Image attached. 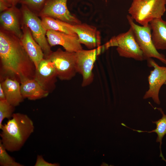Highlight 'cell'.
Masks as SVG:
<instances>
[{
    "label": "cell",
    "instance_id": "1",
    "mask_svg": "<svg viewBox=\"0 0 166 166\" xmlns=\"http://www.w3.org/2000/svg\"><path fill=\"white\" fill-rule=\"evenodd\" d=\"M0 58L3 71L16 77L20 81L34 79L36 68L24 49L21 39L0 28Z\"/></svg>",
    "mask_w": 166,
    "mask_h": 166
},
{
    "label": "cell",
    "instance_id": "17",
    "mask_svg": "<svg viewBox=\"0 0 166 166\" xmlns=\"http://www.w3.org/2000/svg\"><path fill=\"white\" fill-rule=\"evenodd\" d=\"M0 84L6 100L10 103L15 107L23 101L24 98L21 93L20 85L17 80L7 77Z\"/></svg>",
    "mask_w": 166,
    "mask_h": 166
},
{
    "label": "cell",
    "instance_id": "21",
    "mask_svg": "<svg viewBox=\"0 0 166 166\" xmlns=\"http://www.w3.org/2000/svg\"><path fill=\"white\" fill-rule=\"evenodd\" d=\"M15 107L10 103L6 100H0V129L2 122L5 118L10 119L13 114Z\"/></svg>",
    "mask_w": 166,
    "mask_h": 166
},
{
    "label": "cell",
    "instance_id": "16",
    "mask_svg": "<svg viewBox=\"0 0 166 166\" xmlns=\"http://www.w3.org/2000/svg\"><path fill=\"white\" fill-rule=\"evenodd\" d=\"M20 82L21 93L24 99L35 100L46 97L49 93L34 79L24 78Z\"/></svg>",
    "mask_w": 166,
    "mask_h": 166
},
{
    "label": "cell",
    "instance_id": "4",
    "mask_svg": "<svg viewBox=\"0 0 166 166\" xmlns=\"http://www.w3.org/2000/svg\"><path fill=\"white\" fill-rule=\"evenodd\" d=\"M102 46L103 50L112 47H117V51L121 57L140 61L145 60L130 27L127 32L112 37Z\"/></svg>",
    "mask_w": 166,
    "mask_h": 166
},
{
    "label": "cell",
    "instance_id": "11",
    "mask_svg": "<svg viewBox=\"0 0 166 166\" xmlns=\"http://www.w3.org/2000/svg\"><path fill=\"white\" fill-rule=\"evenodd\" d=\"M57 77L55 68L48 59L44 58L36 69L34 79L49 93L55 88Z\"/></svg>",
    "mask_w": 166,
    "mask_h": 166
},
{
    "label": "cell",
    "instance_id": "22",
    "mask_svg": "<svg viewBox=\"0 0 166 166\" xmlns=\"http://www.w3.org/2000/svg\"><path fill=\"white\" fill-rule=\"evenodd\" d=\"M7 151L0 141V165L1 166H23L16 162L7 152Z\"/></svg>",
    "mask_w": 166,
    "mask_h": 166
},
{
    "label": "cell",
    "instance_id": "2",
    "mask_svg": "<svg viewBox=\"0 0 166 166\" xmlns=\"http://www.w3.org/2000/svg\"><path fill=\"white\" fill-rule=\"evenodd\" d=\"M32 120L26 114L14 113L1 128L0 141L7 151L19 150L34 132Z\"/></svg>",
    "mask_w": 166,
    "mask_h": 166
},
{
    "label": "cell",
    "instance_id": "12",
    "mask_svg": "<svg viewBox=\"0 0 166 166\" xmlns=\"http://www.w3.org/2000/svg\"><path fill=\"white\" fill-rule=\"evenodd\" d=\"M0 28L10 32L20 39L23 33L22 29V17L20 9L12 6L1 12Z\"/></svg>",
    "mask_w": 166,
    "mask_h": 166
},
{
    "label": "cell",
    "instance_id": "15",
    "mask_svg": "<svg viewBox=\"0 0 166 166\" xmlns=\"http://www.w3.org/2000/svg\"><path fill=\"white\" fill-rule=\"evenodd\" d=\"M22 29L23 34L20 39L22 44L36 69L44 58V54L41 46L33 38L29 28L22 23Z\"/></svg>",
    "mask_w": 166,
    "mask_h": 166
},
{
    "label": "cell",
    "instance_id": "3",
    "mask_svg": "<svg viewBox=\"0 0 166 166\" xmlns=\"http://www.w3.org/2000/svg\"><path fill=\"white\" fill-rule=\"evenodd\" d=\"M166 4V0H132L128 11L134 20L146 26L153 20L162 18Z\"/></svg>",
    "mask_w": 166,
    "mask_h": 166
},
{
    "label": "cell",
    "instance_id": "27",
    "mask_svg": "<svg viewBox=\"0 0 166 166\" xmlns=\"http://www.w3.org/2000/svg\"><path fill=\"white\" fill-rule=\"evenodd\" d=\"M6 100L5 96L2 86L0 84V100Z\"/></svg>",
    "mask_w": 166,
    "mask_h": 166
},
{
    "label": "cell",
    "instance_id": "13",
    "mask_svg": "<svg viewBox=\"0 0 166 166\" xmlns=\"http://www.w3.org/2000/svg\"><path fill=\"white\" fill-rule=\"evenodd\" d=\"M72 28L77 36L81 44L84 45L90 49L101 46V33L95 26L81 23L72 25Z\"/></svg>",
    "mask_w": 166,
    "mask_h": 166
},
{
    "label": "cell",
    "instance_id": "6",
    "mask_svg": "<svg viewBox=\"0 0 166 166\" xmlns=\"http://www.w3.org/2000/svg\"><path fill=\"white\" fill-rule=\"evenodd\" d=\"M20 8L22 17V23L30 29L32 36L41 46L44 55L47 58L53 51L46 37L47 30L42 23L41 19L35 13L24 5Z\"/></svg>",
    "mask_w": 166,
    "mask_h": 166
},
{
    "label": "cell",
    "instance_id": "26",
    "mask_svg": "<svg viewBox=\"0 0 166 166\" xmlns=\"http://www.w3.org/2000/svg\"><path fill=\"white\" fill-rule=\"evenodd\" d=\"M11 6H16L21 0H5Z\"/></svg>",
    "mask_w": 166,
    "mask_h": 166
},
{
    "label": "cell",
    "instance_id": "19",
    "mask_svg": "<svg viewBox=\"0 0 166 166\" xmlns=\"http://www.w3.org/2000/svg\"><path fill=\"white\" fill-rule=\"evenodd\" d=\"M154 109H156L160 111L162 115V117L157 121H152L153 123L155 124L156 125V128L151 131H143L137 130L132 129L128 126L125 124L122 123L121 125L123 126L129 128L133 131H136L138 132L152 133L155 132L157 135V137L156 141L160 143L159 148L160 150V154L159 156L161 158V160L166 162V160L162 154L161 150V145L162 144V140L164 136L166 134V115L164 114L162 109L161 108H154Z\"/></svg>",
    "mask_w": 166,
    "mask_h": 166
},
{
    "label": "cell",
    "instance_id": "10",
    "mask_svg": "<svg viewBox=\"0 0 166 166\" xmlns=\"http://www.w3.org/2000/svg\"><path fill=\"white\" fill-rule=\"evenodd\" d=\"M148 65L154 68L148 77L149 88L145 93L143 99L151 98L154 102L160 105L159 97L160 89L166 81V67L159 66L152 58L146 59Z\"/></svg>",
    "mask_w": 166,
    "mask_h": 166
},
{
    "label": "cell",
    "instance_id": "7",
    "mask_svg": "<svg viewBox=\"0 0 166 166\" xmlns=\"http://www.w3.org/2000/svg\"><path fill=\"white\" fill-rule=\"evenodd\" d=\"M53 64L57 77L61 80H69L77 73L75 52L63 51L60 48L53 51L46 58Z\"/></svg>",
    "mask_w": 166,
    "mask_h": 166
},
{
    "label": "cell",
    "instance_id": "14",
    "mask_svg": "<svg viewBox=\"0 0 166 166\" xmlns=\"http://www.w3.org/2000/svg\"><path fill=\"white\" fill-rule=\"evenodd\" d=\"M46 37L51 47L57 45L62 46L65 50L76 52L82 49L77 34H67L53 30H47Z\"/></svg>",
    "mask_w": 166,
    "mask_h": 166
},
{
    "label": "cell",
    "instance_id": "5",
    "mask_svg": "<svg viewBox=\"0 0 166 166\" xmlns=\"http://www.w3.org/2000/svg\"><path fill=\"white\" fill-rule=\"evenodd\" d=\"M127 18L135 39L143 52L145 60L155 58L166 64L165 56L159 53L153 44L151 37V28L149 24L146 26H140L135 23L130 15H127Z\"/></svg>",
    "mask_w": 166,
    "mask_h": 166
},
{
    "label": "cell",
    "instance_id": "24",
    "mask_svg": "<svg viewBox=\"0 0 166 166\" xmlns=\"http://www.w3.org/2000/svg\"><path fill=\"white\" fill-rule=\"evenodd\" d=\"M59 164L57 163H52L46 161L41 155L37 156L34 166H57Z\"/></svg>",
    "mask_w": 166,
    "mask_h": 166
},
{
    "label": "cell",
    "instance_id": "18",
    "mask_svg": "<svg viewBox=\"0 0 166 166\" xmlns=\"http://www.w3.org/2000/svg\"><path fill=\"white\" fill-rule=\"evenodd\" d=\"M151 37L157 50L166 49V21L161 18L154 19L149 23Z\"/></svg>",
    "mask_w": 166,
    "mask_h": 166
},
{
    "label": "cell",
    "instance_id": "23",
    "mask_svg": "<svg viewBox=\"0 0 166 166\" xmlns=\"http://www.w3.org/2000/svg\"><path fill=\"white\" fill-rule=\"evenodd\" d=\"M45 0H21L19 3L26 6L37 15L42 8Z\"/></svg>",
    "mask_w": 166,
    "mask_h": 166
},
{
    "label": "cell",
    "instance_id": "8",
    "mask_svg": "<svg viewBox=\"0 0 166 166\" xmlns=\"http://www.w3.org/2000/svg\"><path fill=\"white\" fill-rule=\"evenodd\" d=\"M102 51V46L101 45L89 50L82 49L75 52L76 70L82 77V87L87 86L93 82L94 65L97 56Z\"/></svg>",
    "mask_w": 166,
    "mask_h": 166
},
{
    "label": "cell",
    "instance_id": "9",
    "mask_svg": "<svg viewBox=\"0 0 166 166\" xmlns=\"http://www.w3.org/2000/svg\"><path fill=\"white\" fill-rule=\"evenodd\" d=\"M67 0H45L37 15L41 17H47L72 25L79 24L81 21L69 10Z\"/></svg>",
    "mask_w": 166,
    "mask_h": 166
},
{
    "label": "cell",
    "instance_id": "29",
    "mask_svg": "<svg viewBox=\"0 0 166 166\" xmlns=\"http://www.w3.org/2000/svg\"><path fill=\"white\" fill-rule=\"evenodd\" d=\"M105 0V2H107V0Z\"/></svg>",
    "mask_w": 166,
    "mask_h": 166
},
{
    "label": "cell",
    "instance_id": "25",
    "mask_svg": "<svg viewBox=\"0 0 166 166\" xmlns=\"http://www.w3.org/2000/svg\"><path fill=\"white\" fill-rule=\"evenodd\" d=\"M5 0H0V11L1 12L11 7Z\"/></svg>",
    "mask_w": 166,
    "mask_h": 166
},
{
    "label": "cell",
    "instance_id": "28",
    "mask_svg": "<svg viewBox=\"0 0 166 166\" xmlns=\"http://www.w3.org/2000/svg\"><path fill=\"white\" fill-rule=\"evenodd\" d=\"M164 85H166V81L165 82V83H164Z\"/></svg>",
    "mask_w": 166,
    "mask_h": 166
},
{
    "label": "cell",
    "instance_id": "20",
    "mask_svg": "<svg viewBox=\"0 0 166 166\" xmlns=\"http://www.w3.org/2000/svg\"><path fill=\"white\" fill-rule=\"evenodd\" d=\"M41 18L43 25L47 30H53L70 34H76L72 29V24L49 17Z\"/></svg>",
    "mask_w": 166,
    "mask_h": 166
}]
</instances>
